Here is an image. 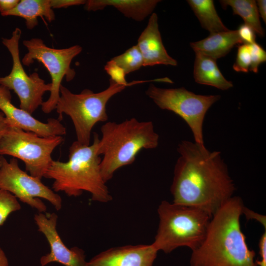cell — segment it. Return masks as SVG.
<instances>
[{
	"instance_id": "obj_17",
	"label": "cell",
	"mask_w": 266,
	"mask_h": 266,
	"mask_svg": "<svg viewBox=\"0 0 266 266\" xmlns=\"http://www.w3.org/2000/svg\"><path fill=\"white\" fill-rule=\"evenodd\" d=\"M242 43L243 42L237 30H229L210 33L208 37L190 44L195 53H200L216 60L225 56L236 44Z\"/></svg>"
},
{
	"instance_id": "obj_24",
	"label": "cell",
	"mask_w": 266,
	"mask_h": 266,
	"mask_svg": "<svg viewBox=\"0 0 266 266\" xmlns=\"http://www.w3.org/2000/svg\"><path fill=\"white\" fill-rule=\"evenodd\" d=\"M104 68L106 73L111 77L110 79L120 85L128 87L150 81V80L133 81L128 83L125 77L126 74L124 70L111 59L107 62Z\"/></svg>"
},
{
	"instance_id": "obj_10",
	"label": "cell",
	"mask_w": 266,
	"mask_h": 266,
	"mask_svg": "<svg viewBox=\"0 0 266 266\" xmlns=\"http://www.w3.org/2000/svg\"><path fill=\"white\" fill-rule=\"evenodd\" d=\"M21 30L16 28L10 38H2V43L7 48L12 59L10 73L0 77V85L13 90L20 100V108L32 114L43 101V96L50 92L51 83H46L38 73L34 72L28 75L25 71L19 55V44Z\"/></svg>"
},
{
	"instance_id": "obj_30",
	"label": "cell",
	"mask_w": 266,
	"mask_h": 266,
	"mask_svg": "<svg viewBox=\"0 0 266 266\" xmlns=\"http://www.w3.org/2000/svg\"><path fill=\"white\" fill-rule=\"evenodd\" d=\"M260 260H256L258 266H266V230L261 235L259 242Z\"/></svg>"
},
{
	"instance_id": "obj_13",
	"label": "cell",
	"mask_w": 266,
	"mask_h": 266,
	"mask_svg": "<svg viewBox=\"0 0 266 266\" xmlns=\"http://www.w3.org/2000/svg\"><path fill=\"white\" fill-rule=\"evenodd\" d=\"M0 110L10 127L31 132L42 137L62 136L66 128L58 119L50 118L42 122L26 111L16 107L11 102L10 90L0 85Z\"/></svg>"
},
{
	"instance_id": "obj_8",
	"label": "cell",
	"mask_w": 266,
	"mask_h": 266,
	"mask_svg": "<svg viewBox=\"0 0 266 266\" xmlns=\"http://www.w3.org/2000/svg\"><path fill=\"white\" fill-rule=\"evenodd\" d=\"M23 43L28 52L22 59V64L29 66L37 61L44 65L50 75V94L41 105L44 113H50L55 109L60 98V88L63 78L69 82L75 76L76 72L70 67V64L73 59L81 52L82 48L75 45L66 48L55 49L48 47L41 38L36 37L25 40Z\"/></svg>"
},
{
	"instance_id": "obj_16",
	"label": "cell",
	"mask_w": 266,
	"mask_h": 266,
	"mask_svg": "<svg viewBox=\"0 0 266 266\" xmlns=\"http://www.w3.org/2000/svg\"><path fill=\"white\" fill-rule=\"evenodd\" d=\"M160 0H88L85 10L96 11L112 6L125 17L140 22L153 13Z\"/></svg>"
},
{
	"instance_id": "obj_34",
	"label": "cell",
	"mask_w": 266,
	"mask_h": 266,
	"mask_svg": "<svg viewBox=\"0 0 266 266\" xmlns=\"http://www.w3.org/2000/svg\"><path fill=\"white\" fill-rule=\"evenodd\" d=\"M0 266H9L8 259L5 253L0 247Z\"/></svg>"
},
{
	"instance_id": "obj_7",
	"label": "cell",
	"mask_w": 266,
	"mask_h": 266,
	"mask_svg": "<svg viewBox=\"0 0 266 266\" xmlns=\"http://www.w3.org/2000/svg\"><path fill=\"white\" fill-rule=\"evenodd\" d=\"M64 140L62 136L42 137L9 127L0 140V155L21 160L31 175L41 179L53 161L52 153Z\"/></svg>"
},
{
	"instance_id": "obj_19",
	"label": "cell",
	"mask_w": 266,
	"mask_h": 266,
	"mask_svg": "<svg viewBox=\"0 0 266 266\" xmlns=\"http://www.w3.org/2000/svg\"><path fill=\"white\" fill-rule=\"evenodd\" d=\"M193 75L196 82L199 84L222 90L233 87V83L227 80L220 71L216 60L200 53H196Z\"/></svg>"
},
{
	"instance_id": "obj_3",
	"label": "cell",
	"mask_w": 266,
	"mask_h": 266,
	"mask_svg": "<svg viewBox=\"0 0 266 266\" xmlns=\"http://www.w3.org/2000/svg\"><path fill=\"white\" fill-rule=\"evenodd\" d=\"M99 140V134L94 133L91 145H82L76 140L69 148L67 162L53 161L44 177L54 180L52 188L55 192L76 197L87 191L92 200L107 202L112 200L100 173L101 159L97 153Z\"/></svg>"
},
{
	"instance_id": "obj_9",
	"label": "cell",
	"mask_w": 266,
	"mask_h": 266,
	"mask_svg": "<svg viewBox=\"0 0 266 266\" xmlns=\"http://www.w3.org/2000/svg\"><path fill=\"white\" fill-rule=\"evenodd\" d=\"M146 95L161 109L174 112L191 129L195 142L204 145L202 126L206 112L221 98L219 95H201L183 87L161 88L151 84Z\"/></svg>"
},
{
	"instance_id": "obj_31",
	"label": "cell",
	"mask_w": 266,
	"mask_h": 266,
	"mask_svg": "<svg viewBox=\"0 0 266 266\" xmlns=\"http://www.w3.org/2000/svg\"><path fill=\"white\" fill-rule=\"evenodd\" d=\"M19 1V0H0V14L13 9L17 6Z\"/></svg>"
},
{
	"instance_id": "obj_22",
	"label": "cell",
	"mask_w": 266,
	"mask_h": 266,
	"mask_svg": "<svg viewBox=\"0 0 266 266\" xmlns=\"http://www.w3.org/2000/svg\"><path fill=\"white\" fill-rule=\"evenodd\" d=\"M111 60L124 70L126 74L137 70L143 66V57L136 45Z\"/></svg>"
},
{
	"instance_id": "obj_18",
	"label": "cell",
	"mask_w": 266,
	"mask_h": 266,
	"mask_svg": "<svg viewBox=\"0 0 266 266\" xmlns=\"http://www.w3.org/2000/svg\"><path fill=\"white\" fill-rule=\"evenodd\" d=\"M1 15L23 18L29 30L33 29L38 25V17H44L49 22L55 18V13L50 5V0H21L13 9Z\"/></svg>"
},
{
	"instance_id": "obj_14",
	"label": "cell",
	"mask_w": 266,
	"mask_h": 266,
	"mask_svg": "<svg viewBox=\"0 0 266 266\" xmlns=\"http://www.w3.org/2000/svg\"><path fill=\"white\" fill-rule=\"evenodd\" d=\"M158 252L152 244L114 247L94 257L88 266H152Z\"/></svg>"
},
{
	"instance_id": "obj_29",
	"label": "cell",
	"mask_w": 266,
	"mask_h": 266,
	"mask_svg": "<svg viewBox=\"0 0 266 266\" xmlns=\"http://www.w3.org/2000/svg\"><path fill=\"white\" fill-rule=\"evenodd\" d=\"M84 0H50V5L52 9L66 8L74 5L85 4Z\"/></svg>"
},
{
	"instance_id": "obj_1",
	"label": "cell",
	"mask_w": 266,
	"mask_h": 266,
	"mask_svg": "<svg viewBox=\"0 0 266 266\" xmlns=\"http://www.w3.org/2000/svg\"><path fill=\"white\" fill-rule=\"evenodd\" d=\"M177 150L170 187L174 203L201 209L211 216L232 197L235 190L220 151L182 140Z\"/></svg>"
},
{
	"instance_id": "obj_2",
	"label": "cell",
	"mask_w": 266,
	"mask_h": 266,
	"mask_svg": "<svg viewBox=\"0 0 266 266\" xmlns=\"http://www.w3.org/2000/svg\"><path fill=\"white\" fill-rule=\"evenodd\" d=\"M244 205L233 196L212 215L204 240L192 251L191 266H258L241 229Z\"/></svg>"
},
{
	"instance_id": "obj_32",
	"label": "cell",
	"mask_w": 266,
	"mask_h": 266,
	"mask_svg": "<svg viewBox=\"0 0 266 266\" xmlns=\"http://www.w3.org/2000/svg\"><path fill=\"white\" fill-rule=\"evenodd\" d=\"M257 3L258 10L259 15L261 16L264 22L266 23V0H258Z\"/></svg>"
},
{
	"instance_id": "obj_4",
	"label": "cell",
	"mask_w": 266,
	"mask_h": 266,
	"mask_svg": "<svg viewBox=\"0 0 266 266\" xmlns=\"http://www.w3.org/2000/svg\"><path fill=\"white\" fill-rule=\"evenodd\" d=\"M100 131L97 153L103 155L100 169L105 183L117 169L133 163L141 150L154 149L159 144V136L152 121L132 118L121 123L107 122Z\"/></svg>"
},
{
	"instance_id": "obj_11",
	"label": "cell",
	"mask_w": 266,
	"mask_h": 266,
	"mask_svg": "<svg viewBox=\"0 0 266 266\" xmlns=\"http://www.w3.org/2000/svg\"><path fill=\"white\" fill-rule=\"evenodd\" d=\"M0 160L2 163L0 168V190L9 192L38 213L46 212L47 210V206L40 198L50 202L57 210L62 208L61 196L45 185L41 179L22 170L17 159L13 158L8 162L0 156Z\"/></svg>"
},
{
	"instance_id": "obj_27",
	"label": "cell",
	"mask_w": 266,
	"mask_h": 266,
	"mask_svg": "<svg viewBox=\"0 0 266 266\" xmlns=\"http://www.w3.org/2000/svg\"><path fill=\"white\" fill-rule=\"evenodd\" d=\"M238 35L243 43L251 44L255 41V33L249 26L243 24L237 30Z\"/></svg>"
},
{
	"instance_id": "obj_28",
	"label": "cell",
	"mask_w": 266,
	"mask_h": 266,
	"mask_svg": "<svg viewBox=\"0 0 266 266\" xmlns=\"http://www.w3.org/2000/svg\"><path fill=\"white\" fill-rule=\"evenodd\" d=\"M244 214L247 220H255L261 224L266 230V217L265 215L253 211L244 205L242 215Z\"/></svg>"
},
{
	"instance_id": "obj_6",
	"label": "cell",
	"mask_w": 266,
	"mask_h": 266,
	"mask_svg": "<svg viewBox=\"0 0 266 266\" xmlns=\"http://www.w3.org/2000/svg\"><path fill=\"white\" fill-rule=\"evenodd\" d=\"M127 86L119 85L110 79L107 88L99 93L85 89L79 94L72 93L62 84L55 109L62 121L63 114L71 118L79 143L89 145L92 130L98 122H106V104L116 94Z\"/></svg>"
},
{
	"instance_id": "obj_33",
	"label": "cell",
	"mask_w": 266,
	"mask_h": 266,
	"mask_svg": "<svg viewBox=\"0 0 266 266\" xmlns=\"http://www.w3.org/2000/svg\"><path fill=\"white\" fill-rule=\"evenodd\" d=\"M9 127L4 115L0 112V140Z\"/></svg>"
},
{
	"instance_id": "obj_15",
	"label": "cell",
	"mask_w": 266,
	"mask_h": 266,
	"mask_svg": "<svg viewBox=\"0 0 266 266\" xmlns=\"http://www.w3.org/2000/svg\"><path fill=\"white\" fill-rule=\"evenodd\" d=\"M143 57V66L157 65L176 66L177 62L167 53L163 44L156 13L151 14L136 45Z\"/></svg>"
},
{
	"instance_id": "obj_20",
	"label": "cell",
	"mask_w": 266,
	"mask_h": 266,
	"mask_svg": "<svg viewBox=\"0 0 266 266\" xmlns=\"http://www.w3.org/2000/svg\"><path fill=\"white\" fill-rule=\"evenodd\" d=\"M203 28L210 33L228 31L218 16L212 0H188Z\"/></svg>"
},
{
	"instance_id": "obj_5",
	"label": "cell",
	"mask_w": 266,
	"mask_h": 266,
	"mask_svg": "<svg viewBox=\"0 0 266 266\" xmlns=\"http://www.w3.org/2000/svg\"><path fill=\"white\" fill-rule=\"evenodd\" d=\"M159 224L152 244L158 251L169 253L180 247L192 251L204 240L211 216L199 208L166 200L158 208Z\"/></svg>"
},
{
	"instance_id": "obj_12",
	"label": "cell",
	"mask_w": 266,
	"mask_h": 266,
	"mask_svg": "<svg viewBox=\"0 0 266 266\" xmlns=\"http://www.w3.org/2000/svg\"><path fill=\"white\" fill-rule=\"evenodd\" d=\"M58 216L55 213H38L34 220L38 231L46 237L50 247L49 253L40 259L41 266L57 262L65 266H88L85 252L81 248H67L63 242L57 231Z\"/></svg>"
},
{
	"instance_id": "obj_35",
	"label": "cell",
	"mask_w": 266,
	"mask_h": 266,
	"mask_svg": "<svg viewBox=\"0 0 266 266\" xmlns=\"http://www.w3.org/2000/svg\"><path fill=\"white\" fill-rule=\"evenodd\" d=\"M1 164H2L1 161V160H0V168L1 166Z\"/></svg>"
},
{
	"instance_id": "obj_25",
	"label": "cell",
	"mask_w": 266,
	"mask_h": 266,
	"mask_svg": "<svg viewBox=\"0 0 266 266\" xmlns=\"http://www.w3.org/2000/svg\"><path fill=\"white\" fill-rule=\"evenodd\" d=\"M251 65V54L249 44L243 43L238 47L236 60L233 68L236 71L247 72Z\"/></svg>"
},
{
	"instance_id": "obj_26",
	"label": "cell",
	"mask_w": 266,
	"mask_h": 266,
	"mask_svg": "<svg viewBox=\"0 0 266 266\" xmlns=\"http://www.w3.org/2000/svg\"><path fill=\"white\" fill-rule=\"evenodd\" d=\"M251 54V65L249 70L257 73L259 65L266 61V52L263 47L256 42L249 44Z\"/></svg>"
},
{
	"instance_id": "obj_23",
	"label": "cell",
	"mask_w": 266,
	"mask_h": 266,
	"mask_svg": "<svg viewBox=\"0 0 266 266\" xmlns=\"http://www.w3.org/2000/svg\"><path fill=\"white\" fill-rule=\"evenodd\" d=\"M21 208L18 199L9 192L0 190V226L12 212Z\"/></svg>"
},
{
	"instance_id": "obj_21",
	"label": "cell",
	"mask_w": 266,
	"mask_h": 266,
	"mask_svg": "<svg viewBox=\"0 0 266 266\" xmlns=\"http://www.w3.org/2000/svg\"><path fill=\"white\" fill-rule=\"evenodd\" d=\"M223 8L232 7L234 14L238 15L244 24L250 27L259 36L264 37L265 32L261 26L256 1L254 0H219Z\"/></svg>"
}]
</instances>
